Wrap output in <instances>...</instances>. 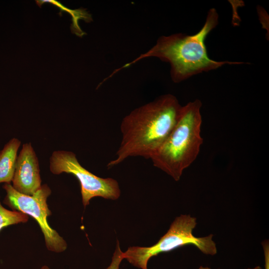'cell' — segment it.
<instances>
[{
  "instance_id": "cell-1",
  "label": "cell",
  "mask_w": 269,
  "mask_h": 269,
  "mask_svg": "<svg viewBox=\"0 0 269 269\" xmlns=\"http://www.w3.org/2000/svg\"><path fill=\"white\" fill-rule=\"evenodd\" d=\"M182 106L173 95L165 94L126 115L120 126L122 139L111 168L129 157L150 159L166 140L178 119Z\"/></svg>"
},
{
  "instance_id": "cell-2",
  "label": "cell",
  "mask_w": 269,
  "mask_h": 269,
  "mask_svg": "<svg viewBox=\"0 0 269 269\" xmlns=\"http://www.w3.org/2000/svg\"><path fill=\"white\" fill-rule=\"evenodd\" d=\"M218 19L219 15L216 9L211 8L205 23L196 33L187 35L180 33L161 36L150 49L113 73L127 68L141 59L154 57L169 63L171 79L174 83H179L194 75L215 70L225 64H243L241 62L218 61L209 57L205 40L218 25Z\"/></svg>"
},
{
  "instance_id": "cell-3",
  "label": "cell",
  "mask_w": 269,
  "mask_h": 269,
  "mask_svg": "<svg viewBox=\"0 0 269 269\" xmlns=\"http://www.w3.org/2000/svg\"><path fill=\"white\" fill-rule=\"evenodd\" d=\"M202 103L196 99L182 106L172 131L151 157L153 165L175 181L196 160L203 143L201 135Z\"/></svg>"
},
{
  "instance_id": "cell-4",
  "label": "cell",
  "mask_w": 269,
  "mask_h": 269,
  "mask_svg": "<svg viewBox=\"0 0 269 269\" xmlns=\"http://www.w3.org/2000/svg\"><path fill=\"white\" fill-rule=\"evenodd\" d=\"M196 225L195 217L181 214L174 219L167 232L156 244L146 247H130L123 252L124 258L137 268L147 269L148 262L152 257L186 245H193L206 255H216L217 249L213 235L195 236L193 232Z\"/></svg>"
},
{
  "instance_id": "cell-5",
  "label": "cell",
  "mask_w": 269,
  "mask_h": 269,
  "mask_svg": "<svg viewBox=\"0 0 269 269\" xmlns=\"http://www.w3.org/2000/svg\"><path fill=\"white\" fill-rule=\"evenodd\" d=\"M50 170L54 174L63 172L75 176L79 180L82 203L85 207L95 197L117 200L121 195L119 183L112 178H101L84 168L76 154L65 150L54 151L50 158Z\"/></svg>"
},
{
  "instance_id": "cell-6",
  "label": "cell",
  "mask_w": 269,
  "mask_h": 269,
  "mask_svg": "<svg viewBox=\"0 0 269 269\" xmlns=\"http://www.w3.org/2000/svg\"><path fill=\"white\" fill-rule=\"evenodd\" d=\"M3 188L6 193L3 203L14 211L31 216L37 221L49 251L61 253L67 249L66 241L48 223L47 217L51 215V212L48 208L47 199L51 191L47 184L41 185L32 195L19 193L10 183H5Z\"/></svg>"
},
{
  "instance_id": "cell-7",
  "label": "cell",
  "mask_w": 269,
  "mask_h": 269,
  "mask_svg": "<svg viewBox=\"0 0 269 269\" xmlns=\"http://www.w3.org/2000/svg\"><path fill=\"white\" fill-rule=\"evenodd\" d=\"M39 163L31 143H25L17 157L12 187L20 193L32 195L41 187Z\"/></svg>"
},
{
  "instance_id": "cell-8",
  "label": "cell",
  "mask_w": 269,
  "mask_h": 269,
  "mask_svg": "<svg viewBox=\"0 0 269 269\" xmlns=\"http://www.w3.org/2000/svg\"><path fill=\"white\" fill-rule=\"evenodd\" d=\"M21 142L16 138H11L0 151V183L12 181Z\"/></svg>"
},
{
  "instance_id": "cell-9",
  "label": "cell",
  "mask_w": 269,
  "mask_h": 269,
  "mask_svg": "<svg viewBox=\"0 0 269 269\" xmlns=\"http://www.w3.org/2000/svg\"><path fill=\"white\" fill-rule=\"evenodd\" d=\"M36 3L40 7L41 5L44 2H49L57 6L60 9L59 14H61L63 11L67 12L72 16V23L71 24V30L73 33L76 35L82 37L86 34L80 27L78 21L83 19L87 22H89L92 20L91 15L85 9L79 8L77 9H70L65 7L60 2L55 0H36Z\"/></svg>"
},
{
  "instance_id": "cell-10",
  "label": "cell",
  "mask_w": 269,
  "mask_h": 269,
  "mask_svg": "<svg viewBox=\"0 0 269 269\" xmlns=\"http://www.w3.org/2000/svg\"><path fill=\"white\" fill-rule=\"evenodd\" d=\"M28 220V215L17 211L7 210L0 202V231L8 226L26 223Z\"/></svg>"
},
{
  "instance_id": "cell-11",
  "label": "cell",
  "mask_w": 269,
  "mask_h": 269,
  "mask_svg": "<svg viewBox=\"0 0 269 269\" xmlns=\"http://www.w3.org/2000/svg\"><path fill=\"white\" fill-rule=\"evenodd\" d=\"M124 259L123 252L121 250L119 242L117 240L111 262L106 269H119L121 263Z\"/></svg>"
},
{
  "instance_id": "cell-12",
  "label": "cell",
  "mask_w": 269,
  "mask_h": 269,
  "mask_svg": "<svg viewBox=\"0 0 269 269\" xmlns=\"http://www.w3.org/2000/svg\"><path fill=\"white\" fill-rule=\"evenodd\" d=\"M262 246L264 252L265 269H269V242L266 239L262 243Z\"/></svg>"
},
{
  "instance_id": "cell-13",
  "label": "cell",
  "mask_w": 269,
  "mask_h": 269,
  "mask_svg": "<svg viewBox=\"0 0 269 269\" xmlns=\"http://www.w3.org/2000/svg\"><path fill=\"white\" fill-rule=\"evenodd\" d=\"M247 269H263L261 266H258L253 268H249Z\"/></svg>"
},
{
  "instance_id": "cell-14",
  "label": "cell",
  "mask_w": 269,
  "mask_h": 269,
  "mask_svg": "<svg viewBox=\"0 0 269 269\" xmlns=\"http://www.w3.org/2000/svg\"><path fill=\"white\" fill-rule=\"evenodd\" d=\"M198 269H212L208 267L200 266Z\"/></svg>"
},
{
  "instance_id": "cell-15",
  "label": "cell",
  "mask_w": 269,
  "mask_h": 269,
  "mask_svg": "<svg viewBox=\"0 0 269 269\" xmlns=\"http://www.w3.org/2000/svg\"><path fill=\"white\" fill-rule=\"evenodd\" d=\"M41 269H49V268L47 266H44L41 267Z\"/></svg>"
}]
</instances>
